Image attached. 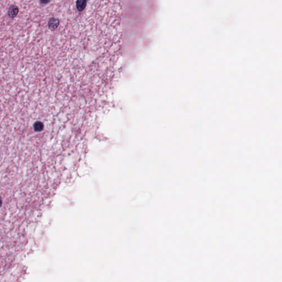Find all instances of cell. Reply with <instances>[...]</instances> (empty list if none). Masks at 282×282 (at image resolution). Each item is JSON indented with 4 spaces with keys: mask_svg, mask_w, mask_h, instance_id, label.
<instances>
[{
    "mask_svg": "<svg viewBox=\"0 0 282 282\" xmlns=\"http://www.w3.org/2000/svg\"><path fill=\"white\" fill-rule=\"evenodd\" d=\"M49 1H50V0H40V2H41V3H42V4H44V5H46V4H47V3H48V2H49Z\"/></svg>",
    "mask_w": 282,
    "mask_h": 282,
    "instance_id": "3",
    "label": "cell"
},
{
    "mask_svg": "<svg viewBox=\"0 0 282 282\" xmlns=\"http://www.w3.org/2000/svg\"><path fill=\"white\" fill-rule=\"evenodd\" d=\"M18 13V9L16 6H12L9 8L8 11V15L11 18L15 17L17 15Z\"/></svg>",
    "mask_w": 282,
    "mask_h": 282,
    "instance_id": "1",
    "label": "cell"
},
{
    "mask_svg": "<svg viewBox=\"0 0 282 282\" xmlns=\"http://www.w3.org/2000/svg\"><path fill=\"white\" fill-rule=\"evenodd\" d=\"M34 129L35 131H41L44 129V124L40 121H37L34 124Z\"/></svg>",
    "mask_w": 282,
    "mask_h": 282,
    "instance_id": "2",
    "label": "cell"
},
{
    "mask_svg": "<svg viewBox=\"0 0 282 282\" xmlns=\"http://www.w3.org/2000/svg\"><path fill=\"white\" fill-rule=\"evenodd\" d=\"M2 205V199L0 198V207H1Z\"/></svg>",
    "mask_w": 282,
    "mask_h": 282,
    "instance_id": "4",
    "label": "cell"
}]
</instances>
